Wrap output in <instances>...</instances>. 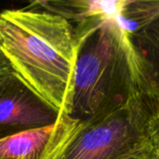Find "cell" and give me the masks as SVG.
I'll use <instances>...</instances> for the list:
<instances>
[{"label":"cell","instance_id":"cell-5","mask_svg":"<svg viewBox=\"0 0 159 159\" xmlns=\"http://www.w3.org/2000/svg\"><path fill=\"white\" fill-rule=\"evenodd\" d=\"M76 129L61 116L54 125L1 139L0 159H58Z\"/></svg>","mask_w":159,"mask_h":159},{"label":"cell","instance_id":"cell-6","mask_svg":"<svg viewBox=\"0 0 159 159\" xmlns=\"http://www.w3.org/2000/svg\"><path fill=\"white\" fill-rule=\"evenodd\" d=\"M127 33L136 55L144 90L159 102V9Z\"/></svg>","mask_w":159,"mask_h":159},{"label":"cell","instance_id":"cell-4","mask_svg":"<svg viewBox=\"0 0 159 159\" xmlns=\"http://www.w3.org/2000/svg\"><path fill=\"white\" fill-rule=\"evenodd\" d=\"M61 114L15 75L0 84V140L54 125Z\"/></svg>","mask_w":159,"mask_h":159},{"label":"cell","instance_id":"cell-10","mask_svg":"<svg viewBox=\"0 0 159 159\" xmlns=\"http://www.w3.org/2000/svg\"><path fill=\"white\" fill-rule=\"evenodd\" d=\"M129 159H159V156L156 153V151L150 153V154H146V155H143V156H139L136 157H132Z\"/></svg>","mask_w":159,"mask_h":159},{"label":"cell","instance_id":"cell-1","mask_svg":"<svg viewBox=\"0 0 159 159\" xmlns=\"http://www.w3.org/2000/svg\"><path fill=\"white\" fill-rule=\"evenodd\" d=\"M70 118L76 127L102 120L146 92L127 31L116 14L76 23Z\"/></svg>","mask_w":159,"mask_h":159},{"label":"cell","instance_id":"cell-3","mask_svg":"<svg viewBox=\"0 0 159 159\" xmlns=\"http://www.w3.org/2000/svg\"><path fill=\"white\" fill-rule=\"evenodd\" d=\"M159 102L143 92L126 107L74 132L58 159H129L155 151Z\"/></svg>","mask_w":159,"mask_h":159},{"label":"cell","instance_id":"cell-8","mask_svg":"<svg viewBox=\"0 0 159 159\" xmlns=\"http://www.w3.org/2000/svg\"><path fill=\"white\" fill-rule=\"evenodd\" d=\"M13 75L14 74L7 62V61L6 60V58L0 51V84H2L4 81L8 79Z\"/></svg>","mask_w":159,"mask_h":159},{"label":"cell","instance_id":"cell-9","mask_svg":"<svg viewBox=\"0 0 159 159\" xmlns=\"http://www.w3.org/2000/svg\"><path fill=\"white\" fill-rule=\"evenodd\" d=\"M153 144L156 153L159 156V111L157 116L156 117L154 131H153Z\"/></svg>","mask_w":159,"mask_h":159},{"label":"cell","instance_id":"cell-2","mask_svg":"<svg viewBox=\"0 0 159 159\" xmlns=\"http://www.w3.org/2000/svg\"><path fill=\"white\" fill-rule=\"evenodd\" d=\"M0 51L17 77L68 116L77 52L74 24L31 4L4 9Z\"/></svg>","mask_w":159,"mask_h":159},{"label":"cell","instance_id":"cell-7","mask_svg":"<svg viewBox=\"0 0 159 159\" xmlns=\"http://www.w3.org/2000/svg\"><path fill=\"white\" fill-rule=\"evenodd\" d=\"M123 1H91V0H36L30 4L61 16L66 20L79 22L87 18L103 13L117 14Z\"/></svg>","mask_w":159,"mask_h":159}]
</instances>
